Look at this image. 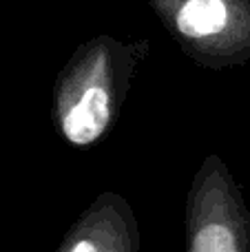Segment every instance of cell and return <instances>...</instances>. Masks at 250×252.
<instances>
[{
    "instance_id": "3",
    "label": "cell",
    "mask_w": 250,
    "mask_h": 252,
    "mask_svg": "<svg viewBox=\"0 0 250 252\" xmlns=\"http://www.w3.org/2000/svg\"><path fill=\"white\" fill-rule=\"evenodd\" d=\"M184 252H250V208L217 153L204 157L186 192Z\"/></svg>"
},
{
    "instance_id": "1",
    "label": "cell",
    "mask_w": 250,
    "mask_h": 252,
    "mask_svg": "<svg viewBox=\"0 0 250 252\" xmlns=\"http://www.w3.org/2000/svg\"><path fill=\"white\" fill-rule=\"evenodd\" d=\"M151 42L97 33L82 42L53 84L51 120L66 144L91 148L113 130Z\"/></svg>"
},
{
    "instance_id": "4",
    "label": "cell",
    "mask_w": 250,
    "mask_h": 252,
    "mask_svg": "<svg viewBox=\"0 0 250 252\" xmlns=\"http://www.w3.org/2000/svg\"><path fill=\"white\" fill-rule=\"evenodd\" d=\"M53 252H142V232L126 197L106 190L80 213Z\"/></svg>"
},
{
    "instance_id": "2",
    "label": "cell",
    "mask_w": 250,
    "mask_h": 252,
    "mask_svg": "<svg viewBox=\"0 0 250 252\" xmlns=\"http://www.w3.org/2000/svg\"><path fill=\"white\" fill-rule=\"evenodd\" d=\"M195 64L224 71L250 60V0H146Z\"/></svg>"
}]
</instances>
